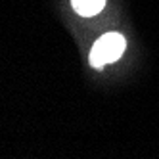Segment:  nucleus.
Here are the masks:
<instances>
[{
	"label": "nucleus",
	"instance_id": "f03ea898",
	"mask_svg": "<svg viewBox=\"0 0 159 159\" xmlns=\"http://www.w3.org/2000/svg\"><path fill=\"white\" fill-rule=\"evenodd\" d=\"M71 4H73L77 14L90 17V16H96L104 10L106 0H71Z\"/></svg>",
	"mask_w": 159,
	"mask_h": 159
},
{
	"label": "nucleus",
	"instance_id": "f257e3e1",
	"mask_svg": "<svg viewBox=\"0 0 159 159\" xmlns=\"http://www.w3.org/2000/svg\"><path fill=\"white\" fill-rule=\"evenodd\" d=\"M125 48H127V40L119 33H106L104 37H100L96 40V44L92 46L90 52V65L94 69H102L106 63H113L117 61Z\"/></svg>",
	"mask_w": 159,
	"mask_h": 159
}]
</instances>
